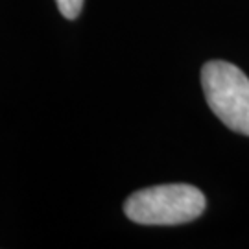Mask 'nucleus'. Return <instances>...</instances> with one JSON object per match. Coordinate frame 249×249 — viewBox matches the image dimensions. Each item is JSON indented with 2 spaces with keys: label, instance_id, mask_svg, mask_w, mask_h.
Here are the masks:
<instances>
[{
  "label": "nucleus",
  "instance_id": "obj_1",
  "mask_svg": "<svg viewBox=\"0 0 249 249\" xmlns=\"http://www.w3.org/2000/svg\"><path fill=\"white\" fill-rule=\"evenodd\" d=\"M205 196L192 185H159L139 190L125 199L124 213L142 225H179L199 218L205 211Z\"/></svg>",
  "mask_w": 249,
  "mask_h": 249
},
{
  "label": "nucleus",
  "instance_id": "obj_2",
  "mask_svg": "<svg viewBox=\"0 0 249 249\" xmlns=\"http://www.w3.org/2000/svg\"><path fill=\"white\" fill-rule=\"evenodd\" d=\"M201 87L213 113L229 129L249 135V78L227 61H209L201 69Z\"/></svg>",
  "mask_w": 249,
  "mask_h": 249
},
{
  "label": "nucleus",
  "instance_id": "obj_3",
  "mask_svg": "<svg viewBox=\"0 0 249 249\" xmlns=\"http://www.w3.org/2000/svg\"><path fill=\"white\" fill-rule=\"evenodd\" d=\"M57 2V8L61 11V15L65 18H76L81 13V8H83V0H55Z\"/></svg>",
  "mask_w": 249,
  "mask_h": 249
}]
</instances>
